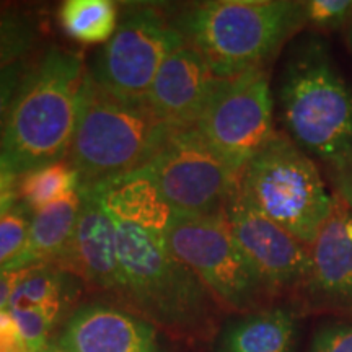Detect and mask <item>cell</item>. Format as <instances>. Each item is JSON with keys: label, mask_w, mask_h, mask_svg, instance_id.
<instances>
[{"label": "cell", "mask_w": 352, "mask_h": 352, "mask_svg": "<svg viewBox=\"0 0 352 352\" xmlns=\"http://www.w3.org/2000/svg\"><path fill=\"white\" fill-rule=\"evenodd\" d=\"M272 95L266 69L219 78L196 131L236 175L274 138Z\"/></svg>", "instance_id": "9c48e42d"}, {"label": "cell", "mask_w": 352, "mask_h": 352, "mask_svg": "<svg viewBox=\"0 0 352 352\" xmlns=\"http://www.w3.org/2000/svg\"><path fill=\"white\" fill-rule=\"evenodd\" d=\"M65 36L80 44L108 43L120 25V8L111 0H65L59 7Z\"/></svg>", "instance_id": "d6986e66"}, {"label": "cell", "mask_w": 352, "mask_h": 352, "mask_svg": "<svg viewBox=\"0 0 352 352\" xmlns=\"http://www.w3.org/2000/svg\"><path fill=\"white\" fill-rule=\"evenodd\" d=\"M80 283L72 272L51 264L25 267L20 271L7 310L34 307L59 324L65 314L76 305L80 296Z\"/></svg>", "instance_id": "e0dca14e"}, {"label": "cell", "mask_w": 352, "mask_h": 352, "mask_svg": "<svg viewBox=\"0 0 352 352\" xmlns=\"http://www.w3.org/2000/svg\"><path fill=\"white\" fill-rule=\"evenodd\" d=\"M331 168L338 197L352 210V151Z\"/></svg>", "instance_id": "4316f807"}, {"label": "cell", "mask_w": 352, "mask_h": 352, "mask_svg": "<svg viewBox=\"0 0 352 352\" xmlns=\"http://www.w3.org/2000/svg\"><path fill=\"white\" fill-rule=\"evenodd\" d=\"M39 352H67V351L63 349V347L57 344V342H50V344H47L43 351H39Z\"/></svg>", "instance_id": "f546056e"}, {"label": "cell", "mask_w": 352, "mask_h": 352, "mask_svg": "<svg viewBox=\"0 0 352 352\" xmlns=\"http://www.w3.org/2000/svg\"><path fill=\"white\" fill-rule=\"evenodd\" d=\"M88 72L80 51L59 46L26 64L0 138V164L20 176L67 158Z\"/></svg>", "instance_id": "7a4b0ae2"}, {"label": "cell", "mask_w": 352, "mask_h": 352, "mask_svg": "<svg viewBox=\"0 0 352 352\" xmlns=\"http://www.w3.org/2000/svg\"><path fill=\"white\" fill-rule=\"evenodd\" d=\"M26 69L25 60L12 64L10 67L0 72V138H2L3 126H6L8 109H10L12 100L16 94V88L20 85Z\"/></svg>", "instance_id": "d4e9b609"}, {"label": "cell", "mask_w": 352, "mask_h": 352, "mask_svg": "<svg viewBox=\"0 0 352 352\" xmlns=\"http://www.w3.org/2000/svg\"><path fill=\"white\" fill-rule=\"evenodd\" d=\"M347 44H349V47L352 51V21L349 23V28H347Z\"/></svg>", "instance_id": "4dcf8cb0"}, {"label": "cell", "mask_w": 352, "mask_h": 352, "mask_svg": "<svg viewBox=\"0 0 352 352\" xmlns=\"http://www.w3.org/2000/svg\"><path fill=\"white\" fill-rule=\"evenodd\" d=\"M57 344L67 352H162L157 327L151 321L104 302L74 310Z\"/></svg>", "instance_id": "5bb4252c"}, {"label": "cell", "mask_w": 352, "mask_h": 352, "mask_svg": "<svg viewBox=\"0 0 352 352\" xmlns=\"http://www.w3.org/2000/svg\"><path fill=\"white\" fill-rule=\"evenodd\" d=\"M289 138L329 165L352 151V90L324 44L308 41L290 57L280 83Z\"/></svg>", "instance_id": "5b68a950"}, {"label": "cell", "mask_w": 352, "mask_h": 352, "mask_svg": "<svg viewBox=\"0 0 352 352\" xmlns=\"http://www.w3.org/2000/svg\"><path fill=\"white\" fill-rule=\"evenodd\" d=\"M0 352H28L19 327L8 310H0Z\"/></svg>", "instance_id": "484cf974"}, {"label": "cell", "mask_w": 352, "mask_h": 352, "mask_svg": "<svg viewBox=\"0 0 352 352\" xmlns=\"http://www.w3.org/2000/svg\"><path fill=\"white\" fill-rule=\"evenodd\" d=\"M30 220L28 209L21 204L0 217V270L8 266L23 250Z\"/></svg>", "instance_id": "7402d4cb"}, {"label": "cell", "mask_w": 352, "mask_h": 352, "mask_svg": "<svg viewBox=\"0 0 352 352\" xmlns=\"http://www.w3.org/2000/svg\"><path fill=\"white\" fill-rule=\"evenodd\" d=\"M19 199V176L0 164V217L15 208Z\"/></svg>", "instance_id": "83f0119b"}, {"label": "cell", "mask_w": 352, "mask_h": 352, "mask_svg": "<svg viewBox=\"0 0 352 352\" xmlns=\"http://www.w3.org/2000/svg\"><path fill=\"white\" fill-rule=\"evenodd\" d=\"M171 132L145 101L108 94L88 72L67 160L82 186H94L142 168Z\"/></svg>", "instance_id": "277c9868"}, {"label": "cell", "mask_w": 352, "mask_h": 352, "mask_svg": "<svg viewBox=\"0 0 352 352\" xmlns=\"http://www.w3.org/2000/svg\"><path fill=\"white\" fill-rule=\"evenodd\" d=\"M80 206V192H76L33 214L23 250L6 267L20 271L39 264L59 266L72 243Z\"/></svg>", "instance_id": "2e32d148"}, {"label": "cell", "mask_w": 352, "mask_h": 352, "mask_svg": "<svg viewBox=\"0 0 352 352\" xmlns=\"http://www.w3.org/2000/svg\"><path fill=\"white\" fill-rule=\"evenodd\" d=\"M20 271L8 270V267L0 270V310H7L8 308V302H10L13 287H15Z\"/></svg>", "instance_id": "f1b7e54d"}, {"label": "cell", "mask_w": 352, "mask_h": 352, "mask_svg": "<svg viewBox=\"0 0 352 352\" xmlns=\"http://www.w3.org/2000/svg\"><path fill=\"white\" fill-rule=\"evenodd\" d=\"M3 10V7H0V12H2Z\"/></svg>", "instance_id": "1f68e13d"}, {"label": "cell", "mask_w": 352, "mask_h": 352, "mask_svg": "<svg viewBox=\"0 0 352 352\" xmlns=\"http://www.w3.org/2000/svg\"><path fill=\"white\" fill-rule=\"evenodd\" d=\"M294 334L296 320L285 308L253 311L223 329L219 352H290Z\"/></svg>", "instance_id": "ac0fdd59"}, {"label": "cell", "mask_w": 352, "mask_h": 352, "mask_svg": "<svg viewBox=\"0 0 352 352\" xmlns=\"http://www.w3.org/2000/svg\"><path fill=\"white\" fill-rule=\"evenodd\" d=\"M217 78L264 69L305 23L303 2L210 0L192 3L173 19Z\"/></svg>", "instance_id": "3957f363"}, {"label": "cell", "mask_w": 352, "mask_h": 352, "mask_svg": "<svg viewBox=\"0 0 352 352\" xmlns=\"http://www.w3.org/2000/svg\"><path fill=\"white\" fill-rule=\"evenodd\" d=\"M82 186L78 171L65 160L36 166L19 176V199L28 212L36 214L65 197L76 195Z\"/></svg>", "instance_id": "ffe728a7"}, {"label": "cell", "mask_w": 352, "mask_h": 352, "mask_svg": "<svg viewBox=\"0 0 352 352\" xmlns=\"http://www.w3.org/2000/svg\"><path fill=\"white\" fill-rule=\"evenodd\" d=\"M308 352H352V324H333L321 329Z\"/></svg>", "instance_id": "cb8c5ba5"}, {"label": "cell", "mask_w": 352, "mask_h": 352, "mask_svg": "<svg viewBox=\"0 0 352 352\" xmlns=\"http://www.w3.org/2000/svg\"><path fill=\"white\" fill-rule=\"evenodd\" d=\"M305 23L320 30H338L352 21V0H308L303 2Z\"/></svg>", "instance_id": "603a6c76"}, {"label": "cell", "mask_w": 352, "mask_h": 352, "mask_svg": "<svg viewBox=\"0 0 352 352\" xmlns=\"http://www.w3.org/2000/svg\"><path fill=\"white\" fill-rule=\"evenodd\" d=\"M134 173L148 179L182 215L222 214L240 186V175L210 151L196 127L171 132L152 160Z\"/></svg>", "instance_id": "ba28073f"}, {"label": "cell", "mask_w": 352, "mask_h": 352, "mask_svg": "<svg viewBox=\"0 0 352 352\" xmlns=\"http://www.w3.org/2000/svg\"><path fill=\"white\" fill-rule=\"evenodd\" d=\"M165 236L175 256L195 272L220 305L246 311L271 294L233 240L226 212L173 214Z\"/></svg>", "instance_id": "52a82bcc"}, {"label": "cell", "mask_w": 352, "mask_h": 352, "mask_svg": "<svg viewBox=\"0 0 352 352\" xmlns=\"http://www.w3.org/2000/svg\"><path fill=\"white\" fill-rule=\"evenodd\" d=\"M240 192L264 217L308 246L334 209V197L314 160L280 132L241 171Z\"/></svg>", "instance_id": "8992f818"}, {"label": "cell", "mask_w": 352, "mask_h": 352, "mask_svg": "<svg viewBox=\"0 0 352 352\" xmlns=\"http://www.w3.org/2000/svg\"><path fill=\"white\" fill-rule=\"evenodd\" d=\"M223 212L233 240L271 294L303 284L310 264L308 245L254 209L240 186Z\"/></svg>", "instance_id": "8fae6325"}, {"label": "cell", "mask_w": 352, "mask_h": 352, "mask_svg": "<svg viewBox=\"0 0 352 352\" xmlns=\"http://www.w3.org/2000/svg\"><path fill=\"white\" fill-rule=\"evenodd\" d=\"M41 36V20L33 12L3 7L0 12V72L23 60Z\"/></svg>", "instance_id": "44dd1931"}, {"label": "cell", "mask_w": 352, "mask_h": 352, "mask_svg": "<svg viewBox=\"0 0 352 352\" xmlns=\"http://www.w3.org/2000/svg\"><path fill=\"white\" fill-rule=\"evenodd\" d=\"M118 239L122 280L121 300L131 311L164 329L175 340H209L215 298L166 243L173 210L155 186L139 173L94 186Z\"/></svg>", "instance_id": "6da1fadb"}, {"label": "cell", "mask_w": 352, "mask_h": 352, "mask_svg": "<svg viewBox=\"0 0 352 352\" xmlns=\"http://www.w3.org/2000/svg\"><path fill=\"white\" fill-rule=\"evenodd\" d=\"M310 250V264L300 287L308 300L323 308L352 310V210L340 197Z\"/></svg>", "instance_id": "9a60e30c"}, {"label": "cell", "mask_w": 352, "mask_h": 352, "mask_svg": "<svg viewBox=\"0 0 352 352\" xmlns=\"http://www.w3.org/2000/svg\"><path fill=\"white\" fill-rule=\"evenodd\" d=\"M217 80L199 52L184 43L158 70L145 103L170 131L191 129L204 111Z\"/></svg>", "instance_id": "4fadbf2b"}, {"label": "cell", "mask_w": 352, "mask_h": 352, "mask_svg": "<svg viewBox=\"0 0 352 352\" xmlns=\"http://www.w3.org/2000/svg\"><path fill=\"white\" fill-rule=\"evenodd\" d=\"M184 43L173 19L160 7H129L96 56L90 76L118 98L145 101L158 70Z\"/></svg>", "instance_id": "30bf717a"}, {"label": "cell", "mask_w": 352, "mask_h": 352, "mask_svg": "<svg viewBox=\"0 0 352 352\" xmlns=\"http://www.w3.org/2000/svg\"><path fill=\"white\" fill-rule=\"evenodd\" d=\"M80 214L72 243L57 267L72 272L88 287L121 300L122 280L118 239L111 215L94 189L80 186Z\"/></svg>", "instance_id": "7c38bea8"}]
</instances>
